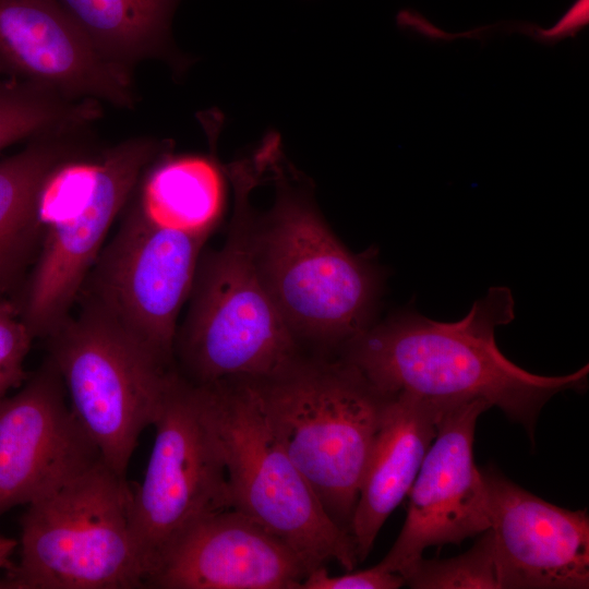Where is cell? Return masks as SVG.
<instances>
[{"instance_id": "6da1fadb", "label": "cell", "mask_w": 589, "mask_h": 589, "mask_svg": "<svg viewBox=\"0 0 589 589\" xmlns=\"http://www.w3.org/2000/svg\"><path fill=\"white\" fill-rule=\"evenodd\" d=\"M514 318L510 289L495 286L458 321L407 311L371 325L340 350V358L385 395L408 394L446 406L483 401L533 437L543 406L558 393L585 390L589 366L562 376L519 368L495 341V329Z\"/></svg>"}, {"instance_id": "7a4b0ae2", "label": "cell", "mask_w": 589, "mask_h": 589, "mask_svg": "<svg viewBox=\"0 0 589 589\" xmlns=\"http://www.w3.org/2000/svg\"><path fill=\"white\" fill-rule=\"evenodd\" d=\"M225 172L235 191L228 235L220 249L200 256L189 312L173 345L176 369L195 384L268 376L302 354L256 263L257 216L250 195L263 167L252 156Z\"/></svg>"}, {"instance_id": "3957f363", "label": "cell", "mask_w": 589, "mask_h": 589, "mask_svg": "<svg viewBox=\"0 0 589 589\" xmlns=\"http://www.w3.org/2000/svg\"><path fill=\"white\" fill-rule=\"evenodd\" d=\"M279 139L269 143L276 199L256 217V263L292 335L341 350L371 324L381 278L364 256L352 254L324 221L310 193L280 167Z\"/></svg>"}, {"instance_id": "277c9868", "label": "cell", "mask_w": 589, "mask_h": 589, "mask_svg": "<svg viewBox=\"0 0 589 589\" xmlns=\"http://www.w3.org/2000/svg\"><path fill=\"white\" fill-rule=\"evenodd\" d=\"M244 380L280 446L329 517L350 533L361 479L390 396L340 357L300 354L274 374Z\"/></svg>"}, {"instance_id": "5b68a950", "label": "cell", "mask_w": 589, "mask_h": 589, "mask_svg": "<svg viewBox=\"0 0 589 589\" xmlns=\"http://www.w3.org/2000/svg\"><path fill=\"white\" fill-rule=\"evenodd\" d=\"M170 141L133 137L98 156L57 166L37 200L41 239L13 299L35 338L45 339L70 314L117 216Z\"/></svg>"}, {"instance_id": "8992f818", "label": "cell", "mask_w": 589, "mask_h": 589, "mask_svg": "<svg viewBox=\"0 0 589 589\" xmlns=\"http://www.w3.org/2000/svg\"><path fill=\"white\" fill-rule=\"evenodd\" d=\"M132 491L125 476L101 459L27 504L20 560L1 588H145Z\"/></svg>"}, {"instance_id": "52a82bcc", "label": "cell", "mask_w": 589, "mask_h": 589, "mask_svg": "<svg viewBox=\"0 0 589 589\" xmlns=\"http://www.w3.org/2000/svg\"><path fill=\"white\" fill-rule=\"evenodd\" d=\"M200 385L221 443L232 508L287 543L309 573L328 562L354 569L352 536L334 522L280 446L248 381Z\"/></svg>"}, {"instance_id": "ba28073f", "label": "cell", "mask_w": 589, "mask_h": 589, "mask_svg": "<svg viewBox=\"0 0 589 589\" xmlns=\"http://www.w3.org/2000/svg\"><path fill=\"white\" fill-rule=\"evenodd\" d=\"M79 302L80 312L45 338L48 357L104 461L125 476L176 365L96 305Z\"/></svg>"}, {"instance_id": "9c48e42d", "label": "cell", "mask_w": 589, "mask_h": 589, "mask_svg": "<svg viewBox=\"0 0 589 589\" xmlns=\"http://www.w3.org/2000/svg\"><path fill=\"white\" fill-rule=\"evenodd\" d=\"M153 425L154 445L131 502V524L146 580L189 527L232 508L223 447L203 385L190 382L175 368Z\"/></svg>"}, {"instance_id": "30bf717a", "label": "cell", "mask_w": 589, "mask_h": 589, "mask_svg": "<svg viewBox=\"0 0 589 589\" xmlns=\"http://www.w3.org/2000/svg\"><path fill=\"white\" fill-rule=\"evenodd\" d=\"M88 273L77 301L89 302L175 363L181 306L190 297L209 233L152 219L137 201Z\"/></svg>"}, {"instance_id": "8fae6325", "label": "cell", "mask_w": 589, "mask_h": 589, "mask_svg": "<svg viewBox=\"0 0 589 589\" xmlns=\"http://www.w3.org/2000/svg\"><path fill=\"white\" fill-rule=\"evenodd\" d=\"M491 407L471 401L442 416L409 491L405 524L395 543L377 563L405 580L432 545L460 543L491 526L489 488L473 458L479 416Z\"/></svg>"}, {"instance_id": "7c38bea8", "label": "cell", "mask_w": 589, "mask_h": 589, "mask_svg": "<svg viewBox=\"0 0 589 589\" xmlns=\"http://www.w3.org/2000/svg\"><path fill=\"white\" fill-rule=\"evenodd\" d=\"M67 395L47 357L19 393L0 398V517L103 459Z\"/></svg>"}, {"instance_id": "4fadbf2b", "label": "cell", "mask_w": 589, "mask_h": 589, "mask_svg": "<svg viewBox=\"0 0 589 589\" xmlns=\"http://www.w3.org/2000/svg\"><path fill=\"white\" fill-rule=\"evenodd\" d=\"M0 71L72 99L136 103L130 69L100 55L57 0H0Z\"/></svg>"}, {"instance_id": "5bb4252c", "label": "cell", "mask_w": 589, "mask_h": 589, "mask_svg": "<svg viewBox=\"0 0 589 589\" xmlns=\"http://www.w3.org/2000/svg\"><path fill=\"white\" fill-rule=\"evenodd\" d=\"M502 589L589 587V516L522 489L501 472L483 471Z\"/></svg>"}, {"instance_id": "9a60e30c", "label": "cell", "mask_w": 589, "mask_h": 589, "mask_svg": "<svg viewBox=\"0 0 589 589\" xmlns=\"http://www.w3.org/2000/svg\"><path fill=\"white\" fill-rule=\"evenodd\" d=\"M309 570L283 540L233 509L209 514L181 533L145 588L301 589Z\"/></svg>"}, {"instance_id": "2e32d148", "label": "cell", "mask_w": 589, "mask_h": 589, "mask_svg": "<svg viewBox=\"0 0 589 589\" xmlns=\"http://www.w3.org/2000/svg\"><path fill=\"white\" fill-rule=\"evenodd\" d=\"M453 406L392 395L376 433L354 506L350 533L359 563L393 510L409 493L443 413Z\"/></svg>"}, {"instance_id": "e0dca14e", "label": "cell", "mask_w": 589, "mask_h": 589, "mask_svg": "<svg viewBox=\"0 0 589 589\" xmlns=\"http://www.w3.org/2000/svg\"><path fill=\"white\" fill-rule=\"evenodd\" d=\"M77 133L31 140L0 160V294L19 290L40 244L37 200L48 175L63 161L86 154Z\"/></svg>"}, {"instance_id": "ac0fdd59", "label": "cell", "mask_w": 589, "mask_h": 589, "mask_svg": "<svg viewBox=\"0 0 589 589\" xmlns=\"http://www.w3.org/2000/svg\"><path fill=\"white\" fill-rule=\"evenodd\" d=\"M97 51L130 69L160 58L187 64L172 45L171 21L180 0H57Z\"/></svg>"}, {"instance_id": "d6986e66", "label": "cell", "mask_w": 589, "mask_h": 589, "mask_svg": "<svg viewBox=\"0 0 589 589\" xmlns=\"http://www.w3.org/2000/svg\"><path fill=\"white\" fill-rule=\"evenodd\" d=\"M225 200V170L213 157L169 152L146 170L136 201L160 225L211 235Z\"/></svg>"}, {"instance_id": "ffe728a7", "label": "cell", "mask_w": 589, "mask_h": 589, "mask_svg": "<svg viewBox=\"0 0 589 589\" xmlns=\"http://www.w3.org/2000/svg\"><path fill=\"white\" fill-rule=\"evenodd\" d=\"M100 117L99 103L27 82L0 81V151L23 140L75 133Z\"/></svg>"}, {"instance_id": "44dd1931", "label": "cell", "mask_w": 589, "mask_h": 589, "mask_svg": "<svg viewBox=\"0 0 589 589\" xmlns=\"http://www.w3.org/2000/svg\"><path fill=\"white\" fill-rule=\"evenodd\" d=\"M406 585L414 589H502L493 533L489 529L464 554L417 563Z\"/></svg>"}, {"instance_id": "7402d4cb", "label": "cell", "mask_w": 589, "mask_h": 589, "mask_svg": "<svg viewBox=\"0 0 589 589\" xmlns=\"http://www.w3.org/2000/svg\"><path fill=\"white\" fill-rule=\"evenodd\" d=\"M34 339L14 300L0 294V398L28 378L24 361Z\"/></svg>"}, {"instance_id": "603a6c76", "label": "cell", "mask_w": 589, "mask_h": 589, "mask_svg": "<svg viewBox=\"0 0 589 589\" xmlns=\"http://www.w3.org/2000/svg\"><path fill=\"white\" fill-rule=\"evenodd\" d=\"M404 585L406 580L401 575L386 572L378 564L342 575H330L323 565L305 576L301 589H397Z\"/></svg>"}, {"instance_id": "cb8c5ba5", "label": "cell", "mask_w": 589, "mask_h": 589, "mask_svg": "<svg viewBox=\"0 0 589 589\" xmlns=\"http://www.w3.org/2000/svg\"><path fill=\"white\" fill-rule=\"evenodd\" d=\"M17 546V541L15 539L7 538L0 536V569H8L12 564L10 562V556L12 552ZM1 588V581H0Z\"/></svg>"}]
</instances>
